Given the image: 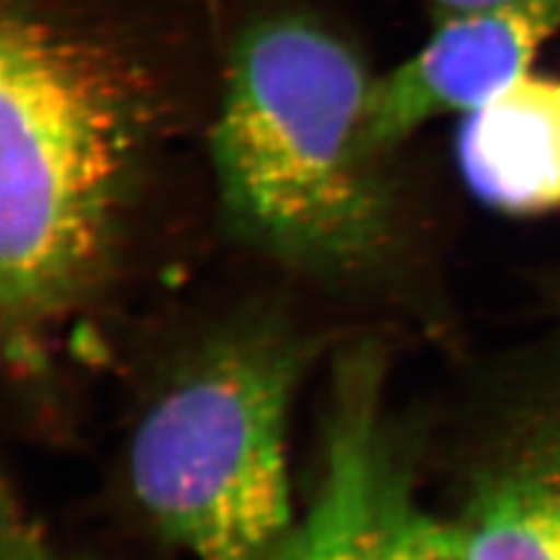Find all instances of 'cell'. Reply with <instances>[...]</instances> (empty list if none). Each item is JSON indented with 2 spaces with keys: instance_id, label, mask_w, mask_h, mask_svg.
<instances>
[{
  "instance_id": "cell-1",
  "label": "cell",
  "mask_w": 560,
  "mask_h": 560,
  "mask_svg": "<svg viewBox=\"0 0 560 560\" xmlns=\"http://www.w3.org/2000/svg\"><path fill=\"white\" fill-rule=\"evenodd\" d=\"M154 90L125 49L33 0L0 24V318L33 374L108 269L154 131Z\"/></svg>"
},
{
  "instance_id": "cell-2",
  "label": "cell",
  "mask_w": 560,
  "mask_h": 560,
  "mask_svg": "<svg viewBox=\"0 0 560 560\" xmlns=\"http://www.w3.org/2000/svg\"><path fill=\"white\" fill-rule=\"evenodd\" d=\"M372 82L308 20L245 31L210 138L224 218L245 243L320 276L370 271L390 253L395 210L364 138Z\"/></svg>"
},
{
  "instance_id": "cell-3",
  "label": "cell",
  "mask_w": 560,
  "mask_h": 560,
  "mask_svg": "<svg viewBox=\"0 0 560 560\" xmlns=\"http://www.w3.org/2000/svg\"><path fill=\"white\" fill-rule=\"evenodd\" d=\"M308 360L311 346L276 323L226 325L191 346L140 411L129 490L189 560H271L288 535V420Z\"/></svg>"
},
{
  "instance_id": "cell-4",
  "label": "cell",
  "mask_w": 560,
  "mask_h": 560,
  "mask_svg": "<svg viewBox=\"0 0 560 560\" xmlns=\"http://www.w3.org/2000/svg\"><path fill=\"white\" fill-rule=\"evenodd\" d=\"M271 560H469L460 525L420 493L385 409V362L372 343L337 358L318 481Z\"/></svg>"
},
{
  "instance_id": "cell-5",
  "label": "cell",
  "mask_w": 560,
  "mask_h": 560,
  "mask_svg": "<svg viewBox=\"0 0 560 560\" xmlns=\"http://www.w3.org/2000/svg\"><path fill=\"white\" fill-rule=\"evenodd\" d=\"M556 33L560 0H504L442 16L411 59L372 82L366 145L383 156L430 119L479 110L530 73Z\"/></svg>"
},
{
  "instance_id": "cell-6",
  "label": "cell",
  "mask_w": 560,
  "mask_h": 560,
  "mask_svg": "<svg viewBox=\"0 0 560 560\" xmlns=\"http://www.w3.org/2000/svg\"><path fill=\"white\" fill-rule=\"evenodd\" d=\"M500 430L453 516L469 560H560V407L530 409Z\"/></svg>"
},
{
  "instance_id": "cell-7",
  "label": "cell",
  "mask_w": 560,
  "mask_h": 560,
  "mask_svg": "<svg viewBox=\"0 0 560 560\" xmlns=\"http://www.w3.org/2000/svg\"><path fill=\"white\" fill-rule=\"evenodd\" d=\"M455 160L488 208L506 215L560 208V80L528 73L465 115Z\"/></svg>"
},
{
  "instance_id": "cell-8",
  "label": "cell",
  "mask_w": 560,
  "mask_h": 560,
  "mask_svg": "<svg viewBox=\"0 0 560 560\" xmlns=\"http://www.w3.org/2000/svg\"><path fill=\"white\" fill-rule=\"evenodd\" d=\"M0 560H61L45 535L16 504H3Z\"/></svg>"
},
{
  "instance_id": "cell-9",
  "label": "cell",
  "mask_w": 560,
  "mask_h": 560,
  "mask_svg": "<svg viewBox=\"0 0 560 560\" xmlns=\"http://www.w3.org/2000/svg\"><path fill=\"white\" fill-rule=\"evenodd\" d=\"M432 8L440 12V16L455 14V12H467V10H477L486 5H495L504 3V0H430Z\"/></svg>"
}]
</instances>
